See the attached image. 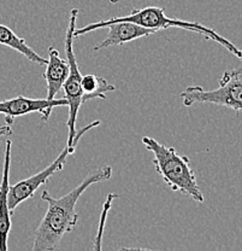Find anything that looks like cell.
<instances>
[{"label": "cell", "mask_w": 242, "mask_h": 251, "mask_svg": "<svg viewBox=\"0 0 242 251\" xmlns=\"http://www.w3.org/2000/svg\"><path fill=\"white\" fill-rule=\"evenodd\" d=\"M12 141L6 140L4 153V166L0 182V251L7 250V238L11 231V213L9 210L7 196L10 187V167H11Z\"/></svg>", "instance_id": "8"}, {"label": "cell", "mask_w": 242, "mask_h": 251, "mask_svg": "<svg viewBox=\"0 0 242 251\" xmlns=\"http://www.w3.org/2000/svg\"><path fill=\"white\" fill-rule=\"evenodd\" d=\"M79 16V10L72 9L70 14L69 25H67L66 35H65V54H66V61L69 63V74L63 85L64 98L67 101V108H69V117L66 120L67 126V146L72 145V141L76 135V121L79 116V111L81 105L85 103L83 99L82 87H81V80L82 74L80 72L79 64H77L76 56L74 52V30L76 28V20Z\"/></svg>", "instance_id": "5"}, {"label": "cell", "mask_w": 242, "mask_h": 251, "mask_svg": "<svg viewBox=\"0 0 242 251\" xmlns=\"http://www.w3.org/2000/svg\"><path fill=\"white\" fill-rule=\"evenodd\" d=\"M81 87H82L85 103L90 100V99H103V100H105L106 93L113 92L116 90V87H114L112 83L109 82L108 80L93 74L82 76Z\"/></svg>", "instance_id": "12"}, {"label": "cell", "mask_w": 242, "mask_h": 251, "mask_svg": "<svg viewBox=\"0 0 242 251\" xmlns=\"http://www.w3.org/2000/svg\"><path fill=\"white\" fill-rule=\"evenodd\" d=\"M44 78L47 82V99L53 100L56 94L62 90L67 74H69V63L63 59L59 51L54 46L48 47V58L46 63Z\"/></svg>", "instance_id": "10"}, {"label": "cell", "mask_w": 242, "mask_h": 251, "mask_svg": "<svg viewBox=\"0 0 242 251\" xmlns=\"http://www.w3.org/2000/svg\"><path fill=\"white\" fill-rule=\"evenodd\" d=\"M75 151L76 150H72L71 148H69V146L66 145L64 148V150L59 153V156L57 157L49 166L46 167L45 169L39 172L38 174H34L32 176L27 177V179L12 185V186L10 185L9 196H7V203H9V210L10 213H11V215L14 214L15 209H16L21 203L32 198L34 193L38 191L39 187L47 184L49 177L53 176L54 174H57V173L61 172L62 169L64 168L66 157L69 155H74Z\"/></svg>", "instance_id": "6"}, {"label": "cell", "mask_w": 242, "mask_h": 251, "mask_svg": "<svg viewBox=\"0 0 242 251\" xmlns=\"http://www.w3.org/2000/svg\"><path fill=\"white\" fill-rule=\"evenodd\" d=\"M132 22L135 25H139L141 27L151 28V29L161 30V29H169V28H179V29H186L189 31H194V33L200 34L204 36L206 40L216 41L217 44L222 45L225 50H228L231 54L242 61V51L238 46L234 45L231 41L225 39L224 36L220 35L215 29L206 27L204 25H200L198 22H188V21H182L178 18H171L168 17L165 14V9L164 7L157 6H147L142 7V9H135L128 16H121V17H111L109 20H101L99 22L90 23V25H85L82 28H75L74 36L75 39L79 36L85 35V34L90 33L93 30L101 29V28L108 27L109 25L113 22Z\"/></svg>", "instance_id": "2"}, {"label": "cell", "mask_w": 242, "mask_h": 251, "mask_svg": "<svg viewBox=\"0 0 242 251\" xmlns=\"http://www.w3.org/2000/svg\"><path fill=\"white\" fill-rule=\"evenodd\" d=\"M181 99L184 106L212 104L231 109L242 115V68L223 73L216 90L207 91L201 86H188L181 93Z\"/></svg>", "instance_id": "4"}, {"label": "cell", "mask_w": 242, "mask_h": 251, "mask_svg": "<svg viewBox=\"0 0 242 251\" xmlns=\"http://www.w3.org/2000/svg\"><path fill=\"white\" fill-rule=\"evenodd\" d=\"M142 144L146 150L152 153L155 171L171 190L188 196L197 203H204V195L198 185L188 157L178 153L175 148L164 145L148 135L142 138Z\"/></svg>", "instance_id": "3"}, {"label": "cell", "mask_w": 242, "mask_h": 251, "mask_svg": "<svg viewBox=\"0 0 242 251\" xmlns=\"http://www.w3.org/2000/svg\"><path fill=\"white\" fill-rule=\"evenodd\" d=\"M109 34L100 44L94 46V51H100V50L108 49L111 46L123 45V44L130 43V41L137 40L144 36H150L154 34L155 29H151V28L141 27L139 25H135L132 22H113L109 25Z\"/></svg>", "instance_id": "9"}, {"label": "cell", "mask_w": 242, "mask_h": 251, "mask_svg": "<svg viewBox=\"0 0 242 251\" xmlns=\"http://www.w3.org/2000/svg\"><path fill=\"white\" fill-rule=\"evenodd\" d=\"M118 195H114V193H110L108 196V200L106 202L104 203L103 205V211H101L100 215V224H99V228H98V233L97 237L94 239V245H93V249L94 250H100L101 249V239H103V234H104V226H105V221H106V216H108L109 210L111 208V203L114 198H118Z\"/></svg>", "instance_id": "13"}, {"label": "cell", "mask_w": 242, "mask_h": 251, "mask_svg": "<svg viewBox=\"0 0 242 251\" xmlns=\"http://www.w3.org/2000/svg\"><path fill=\"white\" fill-rule=\"evenodd\" d=\"M12 128L11 126L5 125L0 127V137H5V135H12Z\"/></svg>", "instance_id": "14"}, {"label": "cell", "mask_w": 242, "mask_h": 251, "mask_svg": "<svg viewBox=\"0 0 242 251\" xmlns=\"http://www.w3.org/2000/svg\"><path fill=\"white\" fill-rule=\"evenodd\" d=\"M66 105L67 101L65 98L48 100L47 98L30 99L24 96H20L16 98L0 101V114L4 115L5 122L9 126H12L16 117L24 116V115L32 114V112H39L43 121H48L49 116L56 106Z\"/></svg>", "instance_id": "7"}, {"label": "cell", "mask_w": 242, "mask_h": 251, "mask_svg": "<svg viewBox=\"0 0 242 251\" xmlns=\"http://www.w3.org/2000/svg\"><path fill=\"white\" fill-rule=\"evenodd\" d=\"M113 168L111 166L101 167L90 173L79 186L72 188L63 197L54 198L47 190H44L41 200L47 203V210L34 232L33 250L52 251L57 249L64 235L76 228L80 214L76 213L75 206L82 193L93 184L110 180Z\"/></svg>", "instance_id": "1"}, {"label": "cell", "mask_w": 242, "mask_h": 251, "mask_svg": "<svg viewBox=\"0 0 242 251\" xmlns=\"http://www.w3.org/2000/svg\"><path fill=\"white\" fill-rule=\"evenodd\" d=\"M0 44L15 50V51L20 52V53L23 54L25 58L29 59L30 62L36 63V64L46 65V63H47V59L39 56L32 47L27 45L24 39L20 38V36L16 35L9 27L2 25H0Z\"/></svg>", "instance_id": "11"}, {"label": "cell", "mask_w": 242, "mask_h": 251, "mask_svg": "<svg viewBox=\"0 0 242 251\" xmlns=\"http://www.w3.org/2000/svg\"><path fill=\"white\" fill-rule=\"evenodd\" d=\"M109 1H110L111 4H117V2H119L121 0H109Z\"/></svg>", "instance_id": "15"}]
</instances>
